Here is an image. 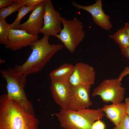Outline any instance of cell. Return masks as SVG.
<instances>
[{"mask_svg": "<svg viewBox=\"0 0 129 129\" xmlns=\"http://www.w3.org/2000/svg\"><path fill=\"white\" fill-rule=\"evenodd\" d=\"M34 114L28 113L7 94L0 96V129H38Z\"/></svg>", "mask_w": 129, "mask_h": 129, "instance_id": "6da1fadb", "label": "cell"}, {"mask_svg": "<svg viewBox=\"0 0 129 129\" xmlns=\"http://www.w3.org/2000/svg\"><path fill=\"white\" fill-rule=\"evenodd\" d=\"M50 36H44L31 44V54L23 64L14 66V69L16 71L27 76L38 73L58 51L63 48V46L62 44H50L48 42Z\"/></svg>", "mask_w": 129, "mask_h": 129, "instance_id": "7a4b0ae2", "label": "cell"}, {"mask_svg": "<svg viewBox=\"0 0 129 129\" xmlns=\"http://www.w3.org/2000/svg\"><path fill=\"white\" fill-rule=\"evenodd\" d=\"M60 126L64 129H91L95 121L102 119L105 115L102 108L97 109H85L74 111L68 108L61 109L54 114Z\"/></svg>", "mask_w": 129, "mask_h": 129, "instance_id": "3957f363", "label": "cell"}, {"mask_svg": "<svg viewBox=\"0 0 129 129\" xmlns=\"http://www.w3.org/2000/svg\"><path fill=\"white\" fill-rule=\"evenodd\" d=\"M0 73L2 77L6 81L7 94L9 97L26 112L34 114L33 107L27 98L24 90L27 75L18 73L13 68L1 70Z\"/></svg>", "mask_w": 129, "mask_h": 129, "instance_id": "277c9868", "label": "cell"}, {"mask_svg": "<svg viewBox=\"0 0 129 129\" xmlns=\"http://www.w3.org/2000/svg\"><path fill=\"white\" fill-rule=\"evenodd\" d=\"M62 21L63 28L55 37L62 42L70 52L73 53L84 38L82 23L76 18L67 20L62 17Z\"/></svg>", "mask_w": 129, "mask_h": 129, "instance_id": "5b68a950", "label": "cell"}, {"mask_svg": "<svg viewBox=\"0 0 129 129\" xmlns=\"http://www.w3.org/2000/svg\"><path fill=\"white\" fill-rule=\"evenodd\" d=\"M121 81L118 78L103 80L94 88L92 97L99 96L102 101L106 103H121L124 98L125 91L121 86Z\"/></svg>", "mask_w": 129, "mask_h": 129, "instance_id": "8992f818", "label": "cell"}, {"mask_svg": "<svg viewBox=\"0 0 129 129\" xmlns=\"http://www.w3.org/2000/svg\"><path fill=\"white\" fill-rule=\"evenodd\" d=\"M44 24L40 33L44 36H55L61 32L62 18L59 11L54 8L51 1L45 0Z\"/></svg>", "mask_w": 129, "mask_h": 129, "instance_id": "52a82bcc", "label": "cell"}, {"mask_svg": "<svg viewBox=\"0 0 129 129\" xmlns=\"http://www.w3.org/2000/svg\"><path fill=\"white\" fill-rule=\"evenodd\" d=\"M91 86L89 85L72 86L68 108L78 111L89 108L92 104L90 95Z\"/></svg>", "mask_w": 129, "mask_h": 129, "instance_id": "ba28073f", "label": "cell"}, {"mask_svg": "<svg viewBox=\"0 0 129 129\" xmlns=\"http://www.w3.org/2000/svg\"><path fill=\"white\" fill-rule=\"evenodd\" d=\"M45 1L36 6L28 20L20 24L18 29L24 30L30 34L38 36L44 24Z\"/></svg>", "mask_w": 129, "mask_h": 129, "instance_id": "9c48e42d", "label": "cell"}, {"mask_svg": "<svg viewBox=\"0 0 129 129\" xmlns=\"http://www.w3.org/2000/svg\"><path fill=\"white\" fill-rule=\"evenodd\" d=\"M72 3L77 9L90 13L94 22L102 28L109 31L112 28V24L109 21L110 16L106 15L102 10L101 0H97L93 4L89 6L82 5L74 1H72Z\"/></svg>", "mask_w": 129, "mask_h": 129, "instance_id": "30bf717a", "label": "cell"}, {"mask_svg": "<svg viewBox=\"0 0 129 129\" xmlns=\"http://www.w3.org/2000/svg\"><path fill=\"white\" fill-rule=\"evenodd\" d=\"M96 72L94 68L87 64L78 62L74 65L73 73L69 81L72 86L89 85L95 83Z\"/></svg>", "mask_w": 129, "mask_h": 129, "instance_id": "8fae6325", "label": "cell"}, {"mask_svg": "<svg viewBox=\"0 0 129 129\" xmlns=\"http://www.w3.org/2000/svg\"><path fill=\"white\" fill-rule=\"evenodd\" d=\"M38 36L30 34L25 31L10 29L7 40L4 45L6 47L16 51L30 46L38 40Z\"/></svg>", "mask_w": 129, "mask_h": 129, "instance_id": "7c38bea8", "label": "cell"}, {"mask_svg": "<svg viewBox=\"0 0 129 129\" xmlns=\"http://www.w3.org/2000/svg\"><path fill=\"white\" fill-rule=\"evenodd\" d=\"M72 86L69 81L59 82L51 80L50 88L53 98L61 109L68 108Z\"/></svg>", "mask_w": 129, "mask_h": 129, "instance_id": "4fadbf2b", "label": "cell"}, {"mask_svg": "<svg viewBox=\"0 0 129 129\" xmlns=\"http://www.w3.org/2000/svg\"><path fill=\"white\" fill-rule=\"evenodd\" d=\"M107 117L115 126H117L126 114L124 103L105 105L102 108Z\"/></svg>", "mask_w": 129, "mask_h": 129, "instance_id": "5bb4252c", "label": "cell"}, {"mask_svg": "<svg viewBox=\"0 0 129 129\" xmlns=\"http://www.w3.org/2000/svg\"><path fill=\"white\" fill-rule=\"evenodd\" d=\"M74 69V65L64 63L49 74L51 80L59 82L69 81Z\"/></svg>", "mask_w": 129, "mask_h": 129, "instance_id": "9a60e30c", "label": "cell"}, {"mask_svg": "<svg viewBox=\"0 0 129 129\" xmlns=\"http://www.w3.org/2000/svg\"><path fill=\"white\" fill-rule=\"evenodd\" d=\"M109 37L119 45L121 50L129 46V38L124 26Z\"/></svg>", "mask_w": 129, "mask_h": 129, "instance_id": "2e32d148", "label": "cell"}, {"mask_svg": "<svg viewBox=\"0 0 129 129\" xmlns=\"http://www.w3.org/2000/svg\"><path fill=\"white\" fill-rule=\"evenodd\" d=\"M24 5L23 0H16L12 5L0 9V19H5L8 16L18 11L22 6Z\"/></svg>", "mask_w": 129, "mask_h": 129, "instance_id": "e0dca14e", "label": "cell"}, {"mask_svg": "<svg viewBox=\"0 0 129 129\" xmlns=\"http://www.w3.org/2000/svg\"><path fill=\"white\" fill-rule=\"evenodd\" d=\"M36 5L32 6L24 5L22 6L18 11V14L15 21L11 24H9L10 28L13 29H18L21 19L27 13L32 11Z\"/></svg>", "mask_w": 129, "mask_h": 129, "instance_id": "ac0fdd59", "label": "cell"}, {"mask_svg": "<svg viewBox=\"0 0 129 129\" xmlns=\"http://www.w3.org/2000/svg\"><path fill=\"white\" fill-rule=\"evenodd\" d=\"M9 25L5 19H0V43L4 45L9 34L10 29Z\"/></svg>", "mask_w": 129, "mask_h": 129, "instance_id": "d6986e66", "label": "cell"}, {"mask_svg": "<svg viewBox=\"0 0 129 129\" xmlns=\"http://www.w3.org/2000/svg\"><path fill=\"white\" fill-rule=\"evenodd\" d=\"M113 129H129V116L125 114L118 125Z\"/></svg>", "mask_w": 129, "mask_h": 129, "instance_id": "ffe728a7", "label": "cell"}, {"mask_svg": "<svg viewBox=\"0 0 129 129\" xmlns=\"http://www.w3.org/2000/svg\"><path fill=\"white\" fill-rule=\"evenodd\" d=\"M45 1V0H23L24 5L29 6H36Z\"/></svg>", "mask_w": 129, "mask_h": 129, "instance_id": "44dd1931", "label": "cell"}, {"mask_svg": "<svg viewBox=\"0 0 129 129\" xmlns=\"http://www.w3.org/2000/svg\"><path fill=\"white\" fill-rule=\"evenodd\" d=\"M106 126L104 123L100 119H98L94 122L91 127V129H105Z\"/></svg>", "mask_w": 129, "mask_h": 129, "instance_id": "7402d4cb", "label": "cell"}, {"mask_svg": "<svg viewBox=\"0 0 129 129\" xmlns=\"http://www.w3.org/2000/svg\"><path fill=\"white\" fill-rule=\"evenodd\" d=\"M16 0H0V8L10 6L16 1Z\"/></svg>", "mask_w": 129, "mask_h": 129, "instance_id": "603a6c76", "label": "cell"}, {"mask_svg": "<svg viewBox=\"0 0 129 129\" xmlns=\"http://www.w3.org/2000/svg\"><path fill=\"white\" fill-rule=\"evenodd\" d=\"M128 74H129V66H126L124 68L118 78L122 81L123 78Z\"/></svg>", "mask_w": 129, "mask_h": 129, "instance_id": "cb8c5ba5", "label": "cell"}, {"mask_svg": "<svg viewBox=\"0 0 129 129\" xmlns=\"http://www.w3.org/2000/svg\"><path fill=\"white\" fill-rule=\"evenodd\" d=\"M124 104L126 113L129 116V97L125 99Z\"/></svg>", "mask_w": 129, "mask_h": 129, "instance_id": "d4e9b609", "label": "cell"}, {"mask_svg": "<svg viewBox=\"0 0 129 129\" xmlns=\"http://www.w3.org/2000/svg\"><path fill=\"white\" fill-rule=\"evenodd\" d=\"M121 50L123 54L129 59V46Z\"/></svg>", "mask_w": 129, "mask_h": 129, "instance_id": "484cf974", "label": "cell"}, {"mask_svg": "<svg viewBox=\"0 0 129 129\" xmlns=\"http://www.w3.org/2000/svg\"><path fill=\"white\" fill-rule=\"evenodd\" d=\"M124 27L127 32L129 40V23H126L125 24Z\"/></svg>", "mask_w": 129, "mask_h": 129, "instance_id": "4316f807", "label": "cell"}, {"mask_svg": "<svg viewBox=\"0 0 129 129\" xmlns=\"http://www.w3.org/2000/svg\"><path fill=\"white\" fill-rule=\"evenodd\" d=\"M5 60H4L2 59H0V64H1L2 63H5Z\"/></svg>", "mask_w": 129, "mask_h": 129, "instance_id": "83f0119b", "label": "cell"}]
</instances>
